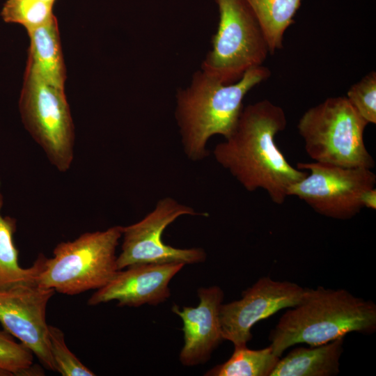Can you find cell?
I'll return each mask as SVG.
<instances>
[{
	"instance_id": "cell-1",
	"label": "cell",
	"mask_w": 376,
	"mask_h": 376,
	"mask_svg": "<svg viewBox=\"0 0 376 376\" xmlns=\"http://www.w3.org/2000/svg\"><path fill=\"white\" fill-rule=\"evenodd\" d=\"M286 125L280 106L268 100L250 104L242 108L231 134L213 150L217 163L246 190L263 189L277 205L308 173L292 166L276 143V135Z\"/></svg>"
},
{
	"instance_id": "cell-2",
	"label": "cell",
	"mask_w": 376,
	"mask_h": 376,
	"mask_svg": "<svg viewBox=\"0 0 376 376\" xmlns=\"http://www.w3.org/2000/svg\"><path fill=\"white\" fill-rule=\"evenodd\" d=\"M271 75L263 65L247 71L236 82L224 84L201 70L175 95V118L186 156L200 161L208 155L207 143L214 135L228 137L243 108L245 95Z\"/></svg>"
},
{
	"instance_id": "cell-3",
	"label": "cell",
	"mask_w": 376,
	"mask_h": 376,
	"mask_svg": "<svg viewBox=\"0 0 376 376\" xmlns=\"http://www.w3.org/2000/svg\"><path fill=\"white\" fill-rule=\"evenodd\" d=\"M376 331V305L345 289L306 288L301 301L284 313L269 336L273 353L281 357L290 347L330 342L349 333Z\"/></svg>"
},
{
	"instance_id": "cell-4",
	"label": "cell",
	"mask_w": 376,
	"mask_h": 376,
	"mask_svg": "<svg viewBox=\"0 0 376 376\" xmlns=\"http://www.w3.org/2000/svg\"><path fill=\"white\" fill-rule=\"evenodd\" d=\"M368 125L346 97H331L306 110L297 130L313 162L373 169L363 137Z\"/></svg>"
},
{
	"instance_id": "cell-5",
	"label": "cell",
	"mask_w": 376,
	"mask_h": 376,
	"mask_svg": "<svg viewBox=\"0 0 376 376\" xmlns=\"http://www.w3.org/2000/svg\"><path fill=\"white\" fill-rule=\"evenodd\" d=\"M121 237L122 226H115L58 243L37 285L68 295L101 288L118 270L116 251Z\"/></svg>"
},
{
	"instance_id": "cell-6",
	"label": "cell",
	"mask_w": 376,
	"mask_h": 376,
	"mask_svg": "<svg viewBox=\"0 0 376 376\" xmlns=\"http://www.w3.org/2000/svg\"><path fill=\"white\" fill-rule=\"evenodd\" d=\"M219 20L201 69L224 84L263 65L270 54L264 31L246 0H214Z\"/></svg>"
},
{
	"instance_id": "cell-7",
	"label": "cell",
	"mask_w": 376,
	"mask_h": 376,
	"mask_svg": "<svg viewBox=\"0 0 376 376\" xmlns=\"http://www.w3.org/2000/svg\"><path fill=\"white\" fill-rule=\"evenodd\" d=\"M19 108L25 128L61 172L73 161L75 127L65 91L25 72Z\"/></svg>"
},
{
	"instance_id": "cell-8",
	"label": "cell",
	"mask_w": 376,
	"mask_h": 376,
	"mask_svg": "<svg viewBox=\"0 0 376 376\" xmlns=\"http://www.w3.org/2000/svg\"><path fill=\"white\" fill-rule=\"evenodd\" d=\"M307 175L288 189L317 213L336 219H350L363 208V194L376 185V175L363 167H342L315 162H299Z\"/></svg>"
},
{
	"instance_id": "cell-9",
	"label": "cell",
	"mask_w": 376,
	"mask_h": 376,
	"mask_svg": "<svg viewBox=\"0 0 376 376\" xmlns=\"http://www.w3.org/2000/svg\"><path fill=\"white\" fill-rule=\"evenodd\" d=\"M183 215L207 216L171 197L158 201L155 207L141 221L122 226L121 252L117 256L118 269L139 264H196L206 260L201 248L178 249L162 241L166 228Z\"/></svg>"
},
{
	"instance_id": "cell-10",
	"label": "cell",
	"mask_w": 376,
	"mask_h": 376,
	"mask_svg": "<svg viewBox=\"0 0 376 376\" xmlns=\"http://www.w3.org/2000/svg\"><path fill=\"white\" fill-rule=\"evenodd\" d=\"M306 291L296 283L260 278L242 292L239 300L222 304L219 318L224 340L234 347L245 346L252 338L251 329L261 320L298 304Z\"/></svg>"
},
{
	"instance_id": "cell-11",
	"label": "cell",
	"mask_w": 376,
	"mask_h": 376,
	"mask_svg": "<svg viewBox=\"0 0 376 376\" xmlns=\"http://www.w3.org/2000/svg\"><path fill=\"white\" fill-rule=\"evenodd\" d=\"M55 290L23 285L0 292V323L48 370L56 371L49 347L46 311Z\"/></svg>"
},
{
	"instance_id": "cell-12",
	"label": "cell",
	"mask_w": 376,
	"mask_h": 376,
	"mask_svg": "<svg viewBox=\"0 0 376 376\" xmlns=\"http://www.w3.org/2000/svg\"><path fill=\"white\" fill-rule=\"evenodd\" d=\"M183 263L139 264L118 270L104 286L88 299L89 306L117 301L120 307L158 305L170 297L169 282Z\"/></svg>"
},
{
	"instance_id": "cell-13",
	"label": "cell",
	"mask_w": 376,
	"mask_h": 376,
	"mask_svg": "<svg viewBox=\"0 0 376 376\" xmlns=\"http://www.w3.org/2000/svg\"><path fill=\"white\" fill-rule=\"evenodd\" d=\"M198 296L199 304L196 307L183 306L181 310L176 305L172 307V311L183 322L185 343L180 361L186 366L205 363L224 340L219 318L224 298L223 290L217 285L200 288Z\"/></svg>"
},
{
	"instance_id": "cell-14",
	"label": "cell",
	"mask_w": 376,
	"mask_h": 376,
	"mask_svg": "<svg viewBox=\"0 0 376 376\" xmlns=\"http://www.w3.org/2000/svg\"><path fill=\"white\" fill-rule=\"evenodd\" d=\"M27 33L30 46L25 72L64 89L66 71L56 17Z\"/></svg>"
},
{
	"instance_id": "cell-15",
	"label": "cell",
	"mask_w": 376,
	"mask_h": 376,
	"mask_svg": "<svg viewBox=\"0 0 376 376\" xmlns=\"http://www.w3.org/2000/svg\"><path fill=\"white\" fill-rule=\"evenodd\" d=\"M344 337L310 347H295L279 359L270 376L337 375L340 373Z\"/></svg>"
},
{
	"instance_id": "cell-16",
	"label": "cell",
	"mask_w": 376,
	"mask_h": 376,
	"mask_svg": "<svg viewBox=\"0 0 376 376\" xmlns=\"http://www.w3.org/2000/svg\"><path fill=\"white\" fill-rule=\"evenodd\" d=\"M2 206L3 197L0 193V292L23 285H37L47 257L40 253L31 267L24 268L19 265V251L14 242L16 219L1 216Z\"/></svg>"
},
{
	"instance_id": "cell-17",
	"label": "cell",
	"mask_w": 376,
	"mask_h": 376,
	"mask_svg": "<svg viewBox=\"0 0 376 376\" xmlns=\"http://www.w3.org/2000/svg\"><path fill=\"white\" fill-rule=\"evenodd\" d=\"M265 35L270 54L283 48L284 34L295 22L302 0H246Z\"/></svg>"
},
{
	"instance_id": "cell-18",
	"label": "cell",
	"mask_w": 376,
	"mask_h": 376,
	"mask_svg": "<svg viewBox=\"0 0 376 376\" xmlns=\"http://www.w3.org/2000/svg\"><path fill=\"white\" fill-rule=\"evenodd\" d=\"M281 357L270 345L251 350L246 345L234 347L231 357L224 363L207 371L205 376H270Z\"/></svg>"
},
{
	"instance_id": "cell-19",
	"label": "cell",
	"mask_w": 376,
	"mask_h": 376,
	"mask_svg": "<svg viewBox=\"0 0 376 376\" xmlns=\"http://www.w3.org/2000/svg\"><path fill=\"white\" fill-rule=\"evenodd\" d=\"M33 356L6 331L0 330V376L41 375L42 371L33 367Z\"/></svg>"
},
{
	"instance_id": "cell-20",
	"label": "cell",
	"mask_w": 376,
	"mask_h": 376,
	"mask_svg": "<svg viewBox=\"0 0 376 376\" xmlns=\"http://www.w3.org/2000/svg\"><path fill=\"white\" fill-rule=\"evenodd\" d=\"M53 6L38 0H7L1 15L6 22L19 24L29 31L48 22L54 15Z\"/></svg>"
},
{
	"instance_id": "cell-21",
	"label": "cell",
	"mask_w": 376,
	"mask_h": 376,
	"mask_svg": "<svg viewBox=\"0 0 376 376\" xmlns=\"http://www.w3.org/2000/svg\"><path fill=\"white\" fill-rule=\"evenodd\" d=\"M49 347L56 371L62 376H94L95 374L85 366L68 347L63 332L58 327L49 325Z\"/></svg>"
},
{
	"instance_id": "cell-22",
	"label": "cell",
	"mask_w": 376,
	"mask_h": 376,
	"mask_svg": "<svg viewBox=\"0 0 376 376\" xmlns=\"http://www.w3.org/2000/svg\"><path fill=\"white\" fill-rule=\"evenodd\" d=\"M369 124L376 123V72L371 71L353 84L345 96Z\"/></svg>"
},
{
	"instance_id": "cell-23",
	"label": "cell",
	"mask_w": 376,
	"mask_h": 376,
	"mask_svg": "<svg viewBox=\"0 0 376 376\" xmlns=\"http://www.w3.org/2000/svg\"><path fill=\"white\" fill-rule=\"evenodd\" d=\"M363 207H367L373 210L376 209V189L371 188L366 191L361 198Z\"/></svg>"
},
{
	"instance_id": "cell-24",
	"label": "cell",
	"mask_w": 376,
	"mask_h": 376,
	"mask_svg": "<svg viewBox=\"0 0 376 376\" xmlns=\"http://www.w3.org/2000/svg\"><path fill=\"white\" fill-rule=\"evenodd\" d=\"M38 1H44L47 3H54V1H55V0H38Z\"/></svg>"
}]
</instances>
